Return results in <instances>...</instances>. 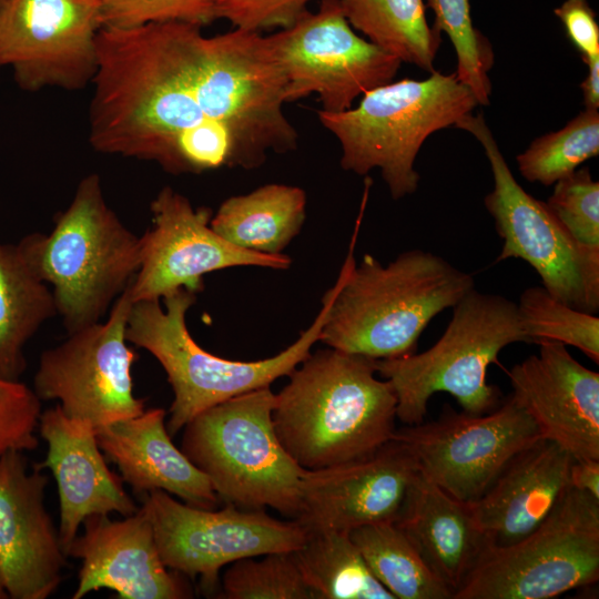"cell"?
I'll use <instances>...</instances> for the list:
<instances>
[{
    "label": "cell",
    "mask_w": 599,
    "mask_h": 599,
    "mask_svg": "<svg viewBox=\"0 0 599 599\" xmlns=\"http://www.w3.org/2000/svg\"><path fill=\"white\" fill-rule=\"evenodd\" d=\"M57 315L50 286L17 244L0 242V378L20 380L24 347Z\"/></svg>",
    "instance_id": "26"
},
{
    "label": "cell",
    "mask_w": 599,
    "mask_h": 599,
    "mask_svg": "<svg viewBox=\"0 0 599 599\" xmlns=\"http://www.w3.org/2000/svg\"><path fill=\"white\" fill-rule=\"evenodd\" d=\"M152 225L141 238L140 268L128 287L132 303L161 301L181 290H204L203 277L235 266L286 270L285 254L268 255L240 248L211 227L212 211L194 207L170 186L151 202Z\"/></svg>",
    "instance_id": "16"
},
{
    "label": "cell",
    "mask_w": 599,
    "mask_h": 599,
    "mask_svg": "<svg viewBox=\"0 0 599 599\" xmlns=\"http://www.w3.org/2000/svg\"><path fill=\"white\" fill-rule=\"evenodd\" d=\"M225 599H312L293 552H270L234 561L222 579Z\"/></svg>",
    "instance_id": "33"
},
{
    "label": "cell",
    "mask_w": 599,
    "mask_h": 599,
    "mask_svg": "<svg viewBox=\"0 0 599 599\" xmlns=\"http://www.w3.org/2000/svg\"><path fill=\"white\" fill-rule=\"evenodd\" d=\"M518 342L530 343L517 303L473 288L453 307L450 322L432 347L375 359V367L390 383L396 418L407 426L424 422L430 397L440 392L451 395L464 412L485 414L502 400L498 387L487 383L488 367Z\"/></svg>",
    "instance_id": "7"
},
{
    "label": "cell",
    "mask_w": 599,
    "mask_h": 599,
    "mask_svg": "<svg viewBox=\"0 0 599 599\" xmlns=\"http://www.w3.org/2000/svg\"><path fill=\"white\" fill-rule=\"evenodd\" d=\"M41 400L20 380L0 378V457L10 450H33Z\"/></svg>",
    "instance_id": "36"
},
{
    "label": "cell",
    "mask_w": 599,
    "mask_h": 599,
    "mask_svg": "<svg viewBox=\"0 0 599 599\" xmlns=\"http://www.w3.org/2000/svg\"><path fill=\"white\" fill-rule=\"evenodd\" d=\"M435 16L434 27L445 32L457 54V78L473 92L477 103L489 104V71L494 52L488 39L477 30L470 16L469 0H426Z\"/></svg>",
    "instance_id": "32"
},
{
    "label": "cell",
    "mask_w": 599,
    "mask_h": 599,
    "mask_svg": "<svg viewBox=\"0 0 599 599\" xmlns=\"http://www.w3.org/2000/svg\"><path fill=\"white\" fill-rule=\"evenodd\" d=\"M508 370L510 396L549 439L573 459L599 460V374L577 362L566 345L540 342Z\"/></svg>",
    "instance_id": "19"
},
{
    "label": "cell",
    "mask_w": 599,
    "mask_h": 599,
    "mask_svg": "<svg viewBox=\"0 0 599 599\" xmlns=\"http://www.w3.org/2000/svg\"><path fill=\"white\" fill-rule=\"evenodd\" d=\"M18 245L50 286L68 333L100 322L141 264V238L108 205L97 173L79 182L49 234L27 235Z\"/></svg>",
    "instance_id": "4"
},
{
    "label": "cell",
    "mask_w": 599,
    "mask_h": 599,
    "mask_svg": "<svg viewBox=\"0 0 599 599\" xmlns=\"http://www.w3.org/2000/svg\"><path fill=\"white\" fill-rule=\"evenodd\" d=\"M6 598H9V596H8V592L6 590L3 580H2L1 575H0V599H6Z\"/></svg>",
    "instance_id": "41"
},
{
    "label": "cell",
    "mask_w": 599,
    "mask_h": 599,
    "mask_svg": "<svg viewBox=\"0 0 599 599\" xmlns=\"http://www.w3.org/2000/svg\"><path fill=\"white\" fill-rule=\"evenodd\" d=\"M483 145L494 177L484 203L502 240L497 262L520 258L539 275L542 287L568 306L599 311V247L577 241L541 202L514 177L483 114H468L455 125Z\"/></svg>",
    "instance_id": "10"
},
{
    "label": "cell",
    "mask_w": 599,
    "mask_h": 599,
    "mask_svg": "<svg viewBox=\"0 0 599 599\" xmlns=\"http://www.w3.org/2000/svg\"><path fill=\"white\" fill-rule=\"evenodd\" d=\"M285 81V100L316 93L322 110L341 112L367 91L390 82L402 61L357 35L338 0H322L294 23L267 35Z\"/></svg>",
    "instance_id": "12"
},
{
    "label": "cell",
    "mask_w": 599,
    "mask_h": 599,
    "mask_svg": "<svg viewBox=\"0 0 599 599\" xmlns=\"http://www.w3.org/2000/svg\"><path fill=\"white\" fill-rule=\"evenodd\" d=\"M275 394L276 435L303 469H319L372 455L393 439L397 399L376 377L375 359L334 348L301 362Z\"/></svg>",
    "instance_id": "3"
},
{
    "label": "cell",
    "mask_w": 599,
    "mask_h": 599,
    "mask_svg": "<svg viewBox=\"0 0 599 599\" xmlns=\"http://www.w3.org/2000/svg\"><path fill=\"white\" fill-rule=\"evenodd\" d=\"M196 294L181 290L161 301L132 303L126 339L148 351L162 366L173 392L166 423L171 436L199 413L235 396L271 386L288 376L311 353L326 321L329 294L325 292L314 322L278 354L242 362L216 356L202 348L186 325V313Z\"/></svg>",
    "instance_id": "6"
},
{
    "label": "cell",
    "mask_w": 599,
    "mask_h": 599,
    "mask_svg": "<svg viewBox=\"0 0 599 599\" xmlns=\"http://www.w3.org/2000/svg\"><path fill=\"white\" fill-rule=\"evenodd\" d=\"M164 565L183 576L199 577L206 592L216 589L219 572L243 558L293 552L306 539L293 519L282 521L264 510L225 504L205 509L181 502L163 490L142 496Z\"/></svg>",
    "instance_id": "13"
},
{
    "label": "cell",
    "mask_w": 599,
    "mask_h": 599,
    "mask_svg": "<svg viewBox=\"0 0 599 599\" xmlns=\"http://www.w3.org/2000/svg\"><path fill=\"white\" fill-rule=\"evenodd\" d=\"M417 473L413 454L395 438L364 458L304 469L294 520L306 535L395 521Z\"/></svg>",
    "instance_id": "17"
},
{
    "label": "cell",
    "mask_w": 599,
    "mask_h": 599,
    "mask_svg": "<svg viewBox=\"0 0 599 599\" xmlns=\"http://www.w3.org/2000/svg\"><path fill=\"white\" fill-rule=\"evenodd\" d=\"M131 306L126 288L105 319L41 354L32 388L40 400H58L65 415L95 429L143 413L144 399L133 393L136 355L126 339Z\"/></svg>",
    "instance_id": "11"
},
{
    "label": "cell",
    "mask_w": 599,
    "mask_h": 599,
    "mask_svg": "<svg viewBox=\"0 0 599 599\" xmlns=\"http://www.w3.org/2000/svg\"><path fill=\"white\" fill-rule=\"evenodd\" d=\"M38 430L48 449L44 460L34 466L50 469L57 483L59 534L68 556L85 518L112 512L126 517L139 508L121 477L109 468L92 424L69 417L57 405L41 413Z\"/></svg>",
    "instance_id": "21"
},
{
    "label": "cell",
    "mask_w": 599,
    "mask_h": 599,
    "mask_svg": "<svg viewBox=\"0 0 599 599\" xmlns=\"http://www.w3.org/2000/svg\"><path fill=\"white\" fill-rule=\"evenodd\" d=\"M293 555L312 599H395L374 577L349 532L307 534Z\"/></svg>",
    "instance_id": "28"
},
{
    "label": "cell",
    "mask_w": 599,
    "mask_h": 599,
    "mask_svg": "<svg viewBox=\"0 0 599 599\" xmlns=\"http://www.w3.org/2000/svg\"><path fill=\"white\" fill-rule=\"evenodd\" d=\"M348 23L368 41L426 72H434L440 32L429 26L424 0H338Z\"/></svg>",
    "instance_id": "27"
},
{
    "label": "cell",
    "mask_w": 599,
    "mask_h": 599,
    "mask_svg": "<svg viewBox=\"0 0 599 599\" xmlns=\"http://www.w3.org/2000/svg\"><path fill=\"white\" fill-rule=\"evenodd\" d=\"M349 535L374 577L395 599H453V591L394 521L363 526Z\"/></svg>",
    "instance_id": "29"
},
{
    "label": "cell",
    "mask_w": 599,
    "mask_h": 599,
    "mask_svg": "<svg viewBox=\"0 0 599 599\" xmlns=\"http://www.w3.org/2000/svg\"><path fill=\"white\" fill-rule=\"evenodd\" d=\"M274 406L271 386L214 405L184 425L181 450L222 502L247 510L270 507L294 519L304 469L276 435Z\"/></svg>",
    "instance_id": "8"
},
{
    "label": "cell",
    "mask_w": 599,
    "mask_h": 599,
    "mask_svg": "<svg viewBox=\"0 0 599 599\" xmlns=\"http://www.w3.org/2000/svg\"><path fill=\"white\" fill-rule=\"evenodd\" d=\"M478 105L456 73L434 71L425 80L403 79L376 87L341 112L317 111L341 144V166L358 175L379 169L394 200L419 183L417 154L434 132L456 125Z\"/></svg>",
    "instance_id": "5"
},
{
    "label": "cell",
    "mask_w": 599,
    "mask_h": 599,
    "mask_svg": "<svg viewBox=\"0 0 599 599\" xmlns=\"http://www.w3.org/2000/svg\"><path fill=\"white\" fill-rule=\"evenodd\" d=\"M82 525L83 534L68 550V557L81 561L73 599L100 589L113 590L121 599L193 597L183 575L164 565L142 507L120 520L92 515Z\"/></svg>",
    "instance_id": "20"
},
{
    "label": "cell",
    "mask_w": 599,
    "mask_h": 599,
    "mask_svg": "<svg viewBox=\"0 0 599 599\" xmlns=\"http://www.w3.org/2000/svg\"><path fill=\"white\" fill-rule=\"evenodd\" d=\"M393 438L409 449L422 475L469 504L541 435L528 413L509 395L485 414L458 413L445 405L436 420L396 429Z\"/></svg>",
    "instance_id": "14"
},
{
    "label": "cell",
    "mask_w": 599,
    "mask_h": 599,
    "mask_svg": "<svg viewBox=\"0 0 599 599\" xmlns=\"http://www.w3.org/2000/svg\"><path fill=\"white\" fill-rule=\"evenodd\" d=\"M573 457L540 438L518 453L469 509L489 547L518 541L535 530L569 489Z\"/></svg>",
    "instance_id": "22"
},
{
    "label": "cell",
    "mask_w": 599,
    "mask_h": 599,
    "mask_svg": "<svg viewBox=\"0 0 599 599\" xmlns=\"http://www.w3.org/2000/svg\"><path fill=\"white\" fill-rule=\"evenodd\" d=\"M599 579V499L569 487L518 541L487 548L453 599H549Z\"/></svg>",
    "instance_id": "9"
},
{
    "label": "cell",
    "mask_w": 599,
    "mask_h": 599,
    "mask_svg": "<svg viewBox=\"0 0 599 599\" xmlns=\"http://www.w3.org/2000/svg\"><path fill=\"white\" fill-rule=\"evenodd\" d=\"M453 597L489 547L467 502L418 470L394 521Z\"/></svg>",
    "instance_id": "24"
},
{
    "label": "cell",
    "mask_w": 599,
    "mask_h": 599,
    "mask_svg": "<svg viewBox=\"0 0 599 599\" xmlns=\"http://www.w3.org/2000/svg\"><path fill=\"white\" fill-rule=\"evenodd\" d=\"M598 154L599 112L586 109L562 129L534 140L517 163L527 181L549 186Z\"/></svg>",
    "instance_id": "30"
},
{
    "label": "cell",
    "mask_w": 599,
    "mask_h": 599,
    "mask_svg": "<svg viewBox=\"0 0 599 599\" xmlns=\"http://www.w3.org/2000/svg\"><path fill=\"white\" fill-rule=\"evenodd\" d=\"M313 0H217L216 19L234 28L258 31L286 28L307 11Z\"/></svg>",
    "instance_id": "37"
},
{
    "label": "cell",
    "mask_w": 599,
    "mask_h": 599,
    "mask_svg": "<svg viewBox=\"0 0 599 599\" xmlns=\"http://www.w3.org/2000/svg\"><path fill=\"white\" fill-rule=\"evenodd\" d=\"M555 14L583 61L599 57V26L587 0H566Z\"/></svg>",
    "instance_id": "38"
},
{
    "label": "cell",
    "mask_w": 599,
    "mask_h": 599,
    "mask_svg": "<svg viewBox=\"0 0 599 599\" xmlns=\"http://www.w3.org/2000/svg\"><path fill=\"white\" fill-rule=\"evenodd\" d=\"M200 26L102 27L91 84L93 150L153 161L172 174L254 169L297 148L285 81L267 38Z\"/></svg>",
    "instance_id": "1"
},
{
    "label": "cell",
    "mask_w": 599,
    "mask_h": 599,
    "mask_svg": "<svg viewBox=\"0 0 599 599\" xmlns=\"http://www.w3.org/2000/svg\"><path fill=\"white\" fill-rule=\"evenodd\" d=\"M554 185L548 209L577 241L599 247V182L581 167Z\"/></svg>",
    "instance_id": "34"
},
{
    "label": "cell",
    "mask_w": 599,
    "mask_h": 599,
    "mask_svg": "<svg viewBox=\"0 0 599 599\" xmlns=\"http://www.w3.org/2000/svg\"><path fill=\"white\" fill-rule=\"evenodd\" d=\"M165 416L163 408H145L97 428L99 447L135 494L163 490L191 506L215 509L222 501L207 477L173 444Z\"/></svg>",
    "instance_id": "23"
},
{
    "label": "cell",
    "mask_w": 599,
    "mask_h": 599,
    "mask_svg": "<svg viewBox=\"0 0 599 599\" xmlns=\"http://www.w3.org/2000/svg\"><path fill=\"white\" fill-rule=\"evenodd\" d=\"M305 216L303 189L271 183L226 199L212 215L210 224L234 246L278 255L301 232Z\"/></svg>",
    "instance_id": "25"
},
{
    "label": "cell",
    "mask_w": 599,
    "mask_h": 599,
    "mask_svg": "<svg viewBox=\"0 0 599 599\" xmlns=\"http://www.w3.org/2000/svg\"><path fill=\"white\" fill-rule=\"evenodd\" d=\"M569 486L599 499V460L573 459L569 470Z\"/></svg>",
    "instance_id": "39"
},
{
    "label": "cell",
    "mask_w": 599,
    "mask_h": 599,
    "mask_svg": "<svg viewBox=\"0 0 599 599\" xmlns=\"http://www.w3.org/2000/svg\"><path fill=\"white\" fill-rule=\"evenodd\" d=\"M20 450L0 457V575L9 598L45 599L67 566L59 528L44 506L48 477Z\"/></svg>",
    "instance_id": "18"
},
{
    "label": "cell",
    "mask_w": 599,
    "mask_h": 599,
    "mask_svg": "<svg viewBox=\"0 0 599 599\" xmlns=\"http://www.w3.org/2000/svg\"><path fill=\"white\" fill-rule=\"evenodd\" d=\"M530 343L557 342L578 348L599 363V318L568 306L542 286L526 288L517 303Z\"/></svg>",
    "instance_id": "31"
},
{
    "label": "cell",
    "mask_w": 599,
    "mask_h": 599,
    "mask_svg": "<svg viewBox=\"0 0 599 599\" xmlns=\"http://www.w3.org/2000/svg\"><path fill=\"white\" fill-rule=\"evenodd\" d=\"M101 0H0V68L28 92L80 90L98 68Z\"/></svg>",
    "instance_id": "15"
},
{
    "label": "cell",
    "mask_w": 599,
    "mask_h": 599,
    "mask_svg": "<svg viewBox=\"0 0 599 599\" xmlns=\"http://www.w3.org/2000/svg\"><path fill=\"white\" fill-rule=\"evenodd\" d=\"M359 222L327 291L329 307L319 342L372 359L413 354L429 322L475 288L474 277L423 250L406 251L387 265L365 254L357 264Z\"/></svg>",
    "instance_id": "2"
},
{
    "label": "cell",
    "mask_w": 599,
    "mask_h": 599,
    "mask_svg": "<svg viewBox=\"0 0 599 599\" xmlns=\"http://www.w3.org/2000/svg\"><path fill=\"white\" fill-rule=\"evenodd\" d=\"M217 0H101L102 27L132 28L177 21L203 27L216 20Z\"/></svg>",
    "instance_id": "35"
},
{
    "label": "cell",
    "mask_w": 599,
    "mask_h": 599,
    "mask_svg": "<svg viewBox=\"0 0 599 599\" xmlns=\"http://www.w3.org/2000/svg\"><path fill=\"white\" fill-rule=\"evenodd\" d=\"M588 72L581 83L586 109L598 110L599 106V57L583 61Z\"/></svg>",
    "instance_id": "40"
}]
</instances>
